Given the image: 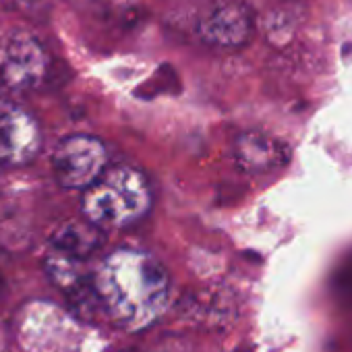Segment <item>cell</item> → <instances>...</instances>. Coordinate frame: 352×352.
Segmentation results:
<instances>
[{"mask_svg": "<svg viewBox=\"0 0 352 352\" xmlns=\"http://www.w3.org/2000/svg\"><path fill=\"white\" fill-rule=\"evenodd\" d=\"M108 153L104 143L94 135H69L52 153V174L65 189L89 187L106 168Z\"/></svg>", "mask_w": 352, "mask_h": 352, "instance_id": "cell-3", "label": "cell"}, {"mask_svg": "<svg viewBox=\"0 0 352 352\" xmlns=\"http://www.w3.org/2000/svg\"><path fill=\"white\" fill-rule=\"evenodd\" d=\"M50 243L54 251L83 261L100 249L102 230L85 218L83 222H65L60 228H56Z\"/></svg>", "mask_w": 352, "mask_h": 352, "instance_id": "cell-8", "label": "cell"}, {"mask_svg": "<svg viewBox=\"0 0 352 352\" xmlns=\"http://www.w3.org/2000/svg\"><path fill=\"white\" fill-rule=\"evenodd\" d=\"M83 191V218L100 230L131 226L139 222L151 206L145 174L129 164L106 166Z\"/></svg>", "mask_w": 352, "mask_h": 352, "instance_id": "cell-2", "label": "cell"}, {"mask_svg": "<svg viewBox=\"0 0 352 352\" xmlns=\"http://www.w3.org/2000/svg\"><path fill=\"white\" fill-rule=\"evenodd\" d=\"M102 313L120 327L143 329L168 307L170 278L145 251L116 249L91 276Z\"/></svg>", "mask_w": 352, "mask_h": 352, "instance_id": "cell-1", "label": "cell"}, {"mask_svg": "<svg viewBox=\"0 0 352 352\" xmlns=\"http://www.w3.org/2000/svg\"><path fill=\"white\" fill-rule=\"evenodd\" d=\"M42 147V131L34 114L19 106H0V166H25Z\"/></svg>", "mask_w": 352, "mask_h": 352, "instance_id": "cell-4", "label": "cell"}, {"mask_svg": "<svg viewBox=\"0 0 352 352\" xmlns=\"http://www.w3.org/2000/svg\"><path fill=\"white\" fill-rule=\"evenodd\" d=\"M48 56L42 44L30 34H15L7 40L0 77L3 83L13 91L34 89L46 75Z\"/></svg>", "mask_w": 352, "mask_h": 352, "instance_id": "cell-5", "label": "cell"}, {"mask_svg": "<svg viewBox=\"0 0 352 352\" xmlns=\"http://www.w3.org/2000/svg\"><path fill=\"white\" fill-rule=\"evenodd\" d=\"M234 157L245 172L261 174L284 166L288 160V149L280 141L263 133L251 131V133H243L236 139Z\"/></svg>", "mask_w": 352, "mask_h": 352, "instance_id": "cell-7", "label": "cell"}, {"mask_svg": "<svg viewBox=\"0 0 352 352\" xmlns=\"http://www.w3.org/2000/svg\"><path fill=\"white\" fill-rule=\"evenodd\" d=\"M199 38L218 48H241L251 40L253 13L245 3H224L214 7L199 21Z\"/></svg>", "mask_w": 352, "mask_h": 352, "instance_id": "cell-6", "label": "cell"}]
</instances>
